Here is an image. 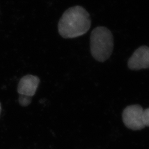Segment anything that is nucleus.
I'll use <instances>...</instances> for the list:
<instances>
[{
  "label": "nucleus",
  "mask_w": 149,
  "mask_h": 149,
  "mask_svg": "<svg viewBox=\"0 0 149 149\" xmlns=\"http://www.w3.org/2000/svg\"><path fill=\"white\" fill-rule=\"evenodd\" d=\"M1 104L0 103V114H1Z\"/></svg>",
  "instance_id": "nucleus-8"
},
{
  "label": "nucleus",
  "mask_w": 149,
  "mask_h": 149,
  "mask_svg": "<svg viewBox=\"0 0 149 149\" xmlns=\"http://www.w3.org/2000/svg\"><path fill=\"white\" fill-rule=\"evenodd\" d=\"M130 69L139 70L149 68V47L142 46L137 49L128 60Z\"/></svg>",
  "instance_id": "nucleus-4"
},
{
  "label": "nucleus",
  "mask_w": 149,
  "mask_h": 149,
  "mask_svg": "<svg viewBox=\"0 0 149 149\" xmlns=\"http://www.w3.org/2000/svg\"><path fill=\"white\" fill-rule=\"evenodd\" d=\"M91 53L95 60L103 62L111 56L113 49L112 32L105 27H96L90 36Z\"/></svg>",
  "instance_id": "nucleus-2"
},
{
  "label": "nucleus",
  "mask_w": 149,
  "mask_h": 149,
  "mask_svg": "<svg viewBox=\"0 0 149 149\" xmlns=\"http://www.w3.org/2000/svg\"><path fill=\"white\" fill-rule=\"evenodd\" d=\"M32 102V97L24 95H20L19 97V103L23 107L28 106Z\"/></svg>",
  "instance_id": "nucleus-6"
},
{
  "label": "nucleus",
  "mask_w": 149,
  "mask_h": 149,
  "mask_svg": "<svg viewBox=\"0 0 149 149\" xmlns=\"http://www.w3.org/2000/svg\"><path fill=\"white\" fill-rule=\"evenodd\" d=\"M143 120L145 127H149V108L144 109L143 112Z\"/></svg>",
  "instance_id": "nucleus-7"
},
{
  "label": "nucleus",
  "mask_w": 149,
  "mask_h": 149,
  "mask_svg": "<svg viewBox=\"0 0 149 149\" xmlns=\"http://www.w3.org/2000/svg\"><path fill=\"white\" fill-rule=\"evenodd\" d=\"M39 82L40 79L38 77L28 74L23 77L19 81L17 91L20 95L32 97L37 91Z\"/></svg>",
  "instance_id": "nucleus-5"
},
{
  "label": "nucleus",
  "mask_w": 149,
  "mask_h": 149,
  "mask_svg": "<svg viewBox=\"0 0 149 149\" xmlns=\"http://www.w3.org/2000/svg\"><path fill=\"white\" fill-rule=\"evenodd\" d=\"M143 112L144 109L138 104L126 107L122 114L123 120L125 125L133 130H139L145 128Z\"/></svg>",
  "instance_id": "nucleus-3"
},
{
  "label": "nucleus",
  "mask_w": 149,
  "mask_h": 149,
  "mask_svg": "<svg viewBox=\"0 0 149 149\" xmlns=\"http://www.w3.org/2000/svg\"><path fill=\"white\" fill-rule=\"evenodd\" d=\"M91 25L88 12L84 7L76 6L64 12L58 23V31L64 38H74L86 33Z\"/></svg>",
  "instance_id": "nucleus-1"
}]
</instances>
